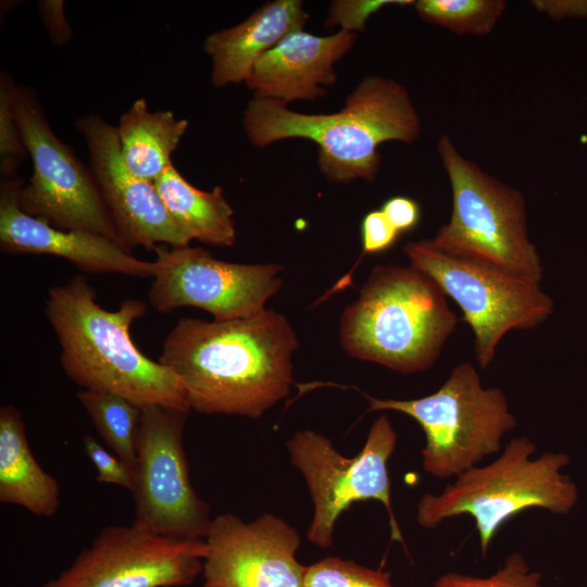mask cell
Listing matches in <instances>:
<instances>
[{
    "instance_id": "cell-1",
    "label": "cell",
    "mask_w": 587,
    "mask_h": 587,
    "mask_svg": "<svg viewBox=\"0 0 587 587\" xmlns=\"http://www.w3.org/2000/svg\"><path fill=\"white\" fill-rule=\"evenodd\" d=\"M298 346L286 316L272 309L230 321L182 317L158 361L179 376L190 410L258 419L288 396Z\"/></svg>"
},
{
    "instance_id": "cell-2",
    "label": "cell",
    "mask_w": 587,
    "mask_h": 587,
    "mask_svg": "<svg viewBox=\"0 0 587 587\" xmlns=\"http://www.w3.org/2000/svg\"><path fill=\"white\" fill-rule=\"evenodd\" d=\"M96 297L83 275L48 289L45 313L61 346L65 374L84 390L114 394L141 409L161 405L189 413L179 376L147 358L130 338V325L146 314V303L125 299L109 311Z\"/></svg>"
},
{
    "instance_id": "cell-3",
    "label": "cell",
    "mask_w": 587,
    "mask_h": 587,
    "mask_svg": "<svg viewBox=\"0 0 587 587\" xmlns=\"http://www.w3.org/2000/svg\"><path fill=\"white\" fill-rule=\"evenodd\" d=\"M242 126L259 148L288 138L317 145V165L328 180L373 182L380 166L379 145L415 142L422 133L417 110L400 83L371 75L347 96L340 111L305 114L274 99L253 97L243 112Z\"/></svg>"
},
{
    "instance_id": "cell-4",
    "label": "cell",
    "mask_w": 587,
    "mask_h": 587,
    "mask_svg": "<svg viewBox=\"0 0 587 587\" xmlns=\"http://www.w3.org/2000/svg\"><path fill=\"white\" fill-rule=\"evenodd\" d=\"M459 322L446 295L413 265H376L340 317L351 357L402 374L430 369Z\"/></svg>"
},
{
    "instance_id": "cell-5",
    "label": "cell",
    "mask_w": 587,
    "mask_h": 587,
    "mask_svg": "<svg viewBox=\"0 0 587 587\" xmlns=\"http://www.w3.org/2000/svg\"><path fill=\"white\" fill-rule=\"evenodd\" d=\"M536 444L528 437L511 439L492 462L458 475L439 494H424L416 504V522L434 529L442 522L471 515L482 557L503 524L528 509L555 515L570 513L578 501L576 484L564 474L571 459L546 451L533 458Z\"/></svg>"
},
{
    "instance_id": "cell-6",
    "label": "cell",
    "mask_w": 587,
    "mask_h": 587,
    "mask_svg": "<svg viewBox=\"0 0 587 587\" xmlns=\"http://www.w3.org/2000/svg\"><path fill=\"white\" fill-rule=\"evenodd\" d=\"M438 153L452 193L449 222L430 239L439 250L488 264L534 284L542 266L528 236L523 193L462 155L448 135Z\"/></svg>"
},
{
    "instance_id": "cell-7",
    "label": "cell",
    "mask_w": 587,
    "mask_h": 587,
    "mask_svg": "<svg viewBox=\"0 0 587 587\" xmlns=\"http://www.w3.org/2000/svg\"><path fill=\"white\" fill-rule=\"evenodd\" d=\"M367 411H396L415 420L425 435L423 470L439 479L455 478L502 450V438L516 426L504 392L485 388L473 364L453 367L432 395L409 400L365 395Z\"/></svg>"
},
{
    "instance_id": "cell-8",
    "label": "cell",
    "mask_w": 587,
    "mask_h": 587,
    "mask_svg": "<svg viewBox=\"0 0 587 587\" xmlns=\"http://www.w3.org/2000/svg\"><path fill=\"white\" fill-rule=\"evenodd\" d=\"M13 114L33 162V175L18 192L20 208L51 226L86 230L121 240L90 168L52 130L35 91L1 73ZM129 251V250H128Z\"/></svg>"
},
{
    "instance_id": "cell-9",
    "label": "cell",
    "mask_w": 587,
    "mask_h": 587,
    "mask_svg": "<svg viewBox=\"0 0 587 587\" xmlns=\"http://www.w3.org/2000/svg\"><path fill=\"white\" fill-rule=\"evenodd\" d=\"M410 264L429 276L453 299L474 333L478 365L486 369L500 340L514 329H530L553 311L552 299L538 284L498 267L450 255L430 239L403 247Z\"/></svg>"
},
{
    "instance_id": "cell-10",
    "label": "cell",
    "mask_w": 587,
    "mask_h": 587,
    "mask_svg": "<svg viewBox=\"0 0 587 587\" xmlns=\"http://www.w3.org/2000/svg\"><path fill=\"white\" fill-rule=\"evenodd\" d=\"M397 446V433L387 415L372 424L363 449L346 458L332 441L314 430L296 433L287 442L290 462L303 475L314 505L308 539L316 547L333 546L339 515L352 503L380 501L389 515L391 538L403 544L391 508L388 460Z\"/></svg>"
},
{
    "instance_id": "cell-11",
    "label": "cell",
    "mask_w": 587,
    "mask_h": 587,
    "mask_svg": "<svg viewBox=\"0 0 587 587\" xmlns=\"http://www.w3.org/2000/svg\"><path fill=\"white\" fill-rule=\"evenodd\" d=\"M188 413L142 409L137 437L133 524L176 539H204L212 519L190 483L183 433Z\"/></svg>"
},
{
    "instance_id": "cell-12",
    "label": "cell",
    "mask_w": 587,
    "mask_h": 587,
    "mask_svg": "<svg viewBox=\"0 0 587 587\" xmlns=\"http://www.w3.org/2000/svg\"><path fill=\"white\" fill-rule=\"evenodd\" d=\"M150 304L160 313L180 307L209 312L214 321L257 315L282 287L278 264L220 261L200 247H157Z\"/></svg>"
},
{
    "instance_id": "cell-13",
    "label": "cell",
    "mask_w": 587,
    "mask_h": 587,
    "mask_svg": "<svg viewBox=\"0 0 587 587\" xmlns=\"http://www.w3.org/2000/svg\"><path fill=\"white\" fill-rule=\"evenodd\" d=\"M205 552L204 539L110 525L41 587H185L202 573Z\"/></svg>"
},
{
    "instance_id": "cell-14",
    "label": "cell",
    "mask_w": 587,
    "mask_h": 587,
    "mask_svg": "<svg viewBox=\"0 0 587 587\" xmlns=\"http://www.w3.org/2000/svg\"><path fill=\"white\" fill-rule=\"evenodd\" d=\"M204 541L202 587H304L307 566L296 559L300 537L272 513L251 522L217 515Z\"/></svg>"
},
{
    "instance_id": "cell-15",
    "label": "cell",
    "mask_w": 587,
    "mask_h": 587,
    "mask_svg": "<svg viewBox=\"0 0 587 587\" xmlns=\"http://www.w3.org/2000/svg\"><path fill=\"white\" fill-rule=\"evenodd\" d=\"M84 137L90 171L124 246L154 250L158 243L189 246L191 239L167 211L154 183L135 176L126 166L115 126L95 114L75 121Z\"/></svg>"
},
{
    "instance_id": "cell-16",
    "label": "cell",
    "mask_w": 587,
    "mask_h": 587,
    "mask_svg": "<svg viewBox=\"0 0 587 587\" xmlns=\"http://www.w3.org/2000/svg\"><path fill=\"white\" fill-rule=\"evenodd\" d=\"M23 182L1 177L0 248L7 253H41L68 260L87 273H121L153 277L155 262L142 261L105 236L59 229L25 213L18 204Z\"/></svg>"
},
{
    "instance_id": "cell-17",
    "label": "cell",
    "mask_w": 587,
    "mask_h": 587,
    "mask_svg": "<svg viewBox=\"0 0 587 587\" xmlns=\"http://www.w3.org/2000/svg\"><path fill=\"white\" fill-rule=\"evenodd\" d=\"M355 37L342 29L329 36L294 32L257 61L245 83L254 97L286 104L322 98L337 80L334 64L350 51Z\"/></svg>"
},
{
    "instance_id": "cell-18",
    "label": "cell",
    "mask_w": 587,
    "mask_h": 587,
    "mask_svg": "<svg viewBox=\"0 0 587 587\" xmlns=\"http://www.w3.org/2000/svg\"><path fill=\"white\" fill-rule=\"evenodd\" d=\"M309 13L299 0L263 4L241 23L210 34L203 50L211 58L215 87L245 83L257 61L289 34L301 30Z\"/></svg>"
},
{
    "instance_id": "cell-19",
    "label": "cell",
    "mask_w": 587,
    "mask_h": 587,
    "mask_svg": "<svg viewBox=\"0 0 587 587\" xmlns=\"http://www.w3.org/2000/svg\"><path fill=\"white\" fill-rule=\"evenodd\" d=\"M0 502L45 517L60 507L59 483L35 459L23 416L12 404L0 408Z\"/></svg>"
},
{
    "instance_id": "cell-20",
    "label": "cell",
    "mask_w": 587,
    "mask_h": 587,
    "mask_svg": "<svg viewBox=\"0 0 587 587\" xmlns=\"http://www.w3.org/2000/svg\"><path fill=\"white\" fill-rule=\"evenodd\" d=\"M188 121L172 111H149L146 99L135 100L115 126L121 153L137 177L154 183L172 163L188 128Z\"/></svg>"
},
{
    "instance_id": "cell-21",
    "label": "cell",
    "mask_w": 587,
    "mask_h": 587,
    "mask_svg": "<svg viewBox=\"0 0 587 587\" xmlns=\"http://www.w3.org/2000/svg\"><path fill=\"white\" fill-rule=\"evenodd\" d=\"M154 185L174 221L192 240L230 247L236 241L234 211L222 187L203 191L188 183L171 164Z\"/></svg>"
},
{
    "instance_id": "cell-22",
    "label": "cell",
    "mask_w": 587,
    "mask_h": 587,
    "mask_svg": "<svg viewBox=\"0 0 587 587\" xmlns=\"http://www.w3.org/2000/svg\"><path fill=\"white\" fill-rule=\"evenodd\" d=\"M76 397L104 444L116 457L135 467L142 409L109 392L82 389Z\"/></svg>"
},
{
    "instance_id": "cell-23",
    "label": "cell",
    "mask_w": 587,
    "mask_h": 587,
    "mask_svg": "<svg viewBox=\"0 0 587 587\" xmlns=\"http://www.w3.org/2000/svg\"><path fill=\"white\" fill-rule=\"evenodd\" d=\"M413 5L424 22L460 36L490 34L508 7L504 0H417Z\"/></svg>"
},
{
    "instance_id": "cell-24",
    "label": "cell",
    "mask_w": 587,
    "mask_h": 587,
    "mask_svg": "<svg viewBox=\"0 0 587 587\" xmlns=\"http://www.w3.org/2000/svg\"><path fill=\"white\" fill-rule=\"evenodd\" d=\"M304 587H395L391 574L328 557L307 566Z\"/></svg>"
},
{
    "instance_id": "cell-25",
    "label": "cell",
    "mask_w": 587,
    "mask_h": 587,
    "mask_svg": "<svg viewBox=\"0 0 587 587\" xmlns=\"http://www.w3.org/2000/svg\"><path fill=\"white\" fill-rule=\"evenodd\" d=\"M541 580L542 574L532 570L524 555L514 551L488 577L448 572L439 576L433 587H542Z\"/></svg>"
},
{
    "instance_id": "cell-26",
    "label": "cell",
    "mask_w": 587,
    "mask_h": 587,
    "mask_svg": "<svg viewBox=\"0 0 587 587\" xmlns=\"http://www.w3.org/2000/svg\"><path fill=\"white\" fill-rule=\"evenodd\" d=\"M28 154L22 133L12 111L10 95L0 79V172L1 177L16 176L20 164Z\"/></svg>"
},
{
    "instance_id": "cell-27",
    "label": "cell",
    "mask_w": 587,
    "mask_h": 587,
    "mask_svg": "<svg viewBox=\"0 0 587 587\" xmlns=\"http://www.w3.org/2000/svg\"><path fill=\"white\" fill-rule=\"evenodd\" d=\"M399 237V232L392 226L380 209L366 213L361 223L362 253L360 259L355 262L352 270L341 277L338 283L321 298V300H324L336 291L347 288L351 284L352 273L364 255L388 250L396 243Z\"/></svg>"
},
{
    "instance_id": "cell-28",
    "label": "cell",
    "mask_w": 587,
    "mask_h": 587,
    "mask_svg": "<svg viewBox=\"0 0 587 587\" xmlns=\"http://www.w3.org/2000/svg\"><path fill=\"white\" fill-rule=\"evenodd\" d=\"M389 4H414L413 0H341L334 1L328 11L326 25H339L350 33L363 32L367 20Z\"/></svg>"
},
{
    "instance_id": "cell-29",
    "label": "cell",
    "mask_w": 587,
    "mask_h": 587,
    "mask_svg": "<svg viewBox=\"0 0 587 587\" xmlns=\"http://www.w3.org/2000/svg\"><path fill=\"white\" fill-rule=\"evenodd\" d=\"M86 454L97 470V480L122 486L129 491L135 485V470L112 451L104 449L92 436L83 438Z\"/></svg>"
},
{
    "instance_id": "cell-30",
    "label": "cell",
    "mask_w": 587,
    "mask_h": 587,
    "mask_svg": "<svg viewBox=\"0 0 587 587\" xmlns=\"http://www.w3.org/2000/svg\"><path fill=\"white\" fill-rule=\"evenodd\" d=\"M37 7L53 46L67 45L73 38V30L64 13V1L41 0Z\"/></svg>"
},
{
    "instance_id": "cell-31",
    "label": "cell",
    "mask_w": 587,
    "mask_h": 587,
    "mask_svg": "<svg viewBox=\"0 0 587 587\" xmlns=\"http://www.w3.org/2000/svg\"><path fill=\"white\" fill-rule=\"evenodd\" d=\"M380 210L400 235L414 229L421 221L419 203L407 196L388 198Z\"/></svg>"
},
{
    "instance_id": "cell-32",
    "label": "cell",
    "mask_w": 587,
    "mask_h": 587,
    "mask_svg": "<svg viewBox=\"0 0 587 587\" xmlns=\"http://www.w3.org/2000/svg\"><path fill=\"white\" fill-rule=\"evenodd\" d=\"M530 4L554 21L587 18V0H532Z\"/></svg>"
}]
</instances>
